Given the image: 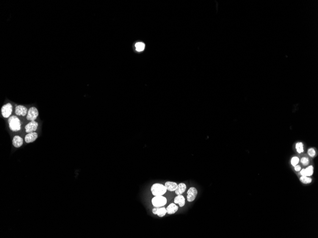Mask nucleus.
<instances>
[{
	"instance_id": "1",
	"label": "nucleus",
	"mask_w": 318,
	"mask_h": 238,
	"mask_svg": "<svg viewBox=\"0 0 318 238\" xmlns=\"http://www.w3.org/2000/svg\"><path fill=\"white\" fill-rule=\"evenodd\" d=\"M8 124L10 129L14 132L18 131L21 128L20 120L16 116H12L9 117Z\"/></svg>"
},
{
	"instance_id": "2",
	"label": "nucleus",
	"mask_w": 318,
	"mask_h": 238,
	"mask_svg": "<svg viewBox=\"0 0 318 238\" xmlns=\"http://www.w3.org/2000/svg\"><path fill=\"white\" fill-rule=\"evenodd\" d=\"M153 194L155 196L163 195L166 192L167 189L165 185L159 183H156L153 184L150 188Z\"/></svg>"
},
{
	"instance_id": "3",
	"label": "nucleus",
	"mask_w": 318,
	"mask_h": 238,
	"mask_svg": "<svg viewBox=\"0 0 318 238\" xmlns=\"http://www.w3.org/2000/svg\"><path fill=\"white\" fill-rule=\"evenodd\" d=\"M167 200L163 195L155 196L152 200V205L154 207H163L166 205Z\"/></svg>"
},
{
	"instance_id": "4",
	"label": "nucleus",
	"mask_w": 318,
	"mask_h": 238,
	"mask_svg": "<svg viewBox=\"0 0 318 238\" xmlns=\"http://www.w3.org/2000/svg\"><path fill=\"white\" fill-rule=\"evenodd\" d=\"M12 112V106L11 103H8L3 105L1 108V113L3 117L8 118L10 117Z\"/></svg>"
},
{
	"instance_id": "5",
	"label": "nucleus",
	"mask_w": 318,
	"mask_h": 238,
	"mask_svg": "<svg viewBox=\"0 0 318 238\" xmlns=\"http://www.w3.org/2000/svg\"><path fill=\"white\" fill-rule=\"evenodd\" d=\"M38 115H39V112L38 109H37V108L33 106L29 109L27 116H26V119L29 121H34L37 118Z\"/></svg>"
},
{
	"instance_id": "6",
	"label": "nucleus",
	"mask_w": 318,
	"mask_h": 238,
	"mask_svg": "<svg viewBox=\"0 0 318 238\" xmlns=\"http://www.w3.org/2000/svg\"><path fill=\"white\" fill-rule=\"evenodd\" d=\"M187 200L188 202H192L195 200L198 194V191L195 187H191L187 191Z\"/></svg>"
},
{
	"instance_id": "7",
	"label": "nucleus",
	"mask_w": 318,
	"mask_h": 238,
	"mask_svg": "<svg viewBox=\"0 0 318 238\" xmlns=\"http://www.w3.org/2000/svg\"><path fill=\"white\" fill-rule=\"evenodd\" d=\"M38 127V123L35 120L30 121L25 127V132L27 133L35 132Z\"/></svg>"
},
{
	"instance_id": "8",
	"label": "nucleus",
	"mask_w": 318,
	"mask_h": 238,
	"mask_svg": "<svg viewBox=\"0 0 318 238\" xmlns=\"http://www.w3.org/2000/svg\"><path fill=\"white\" fill-rule=\"evenodd\" d=\"M152 212L155 215H157L159 217H163L167 213L166 208L165 207H155L152 210Z\"/></svg>"
},
{
	"instance_id": "9",
	"label": "nucleus",
	"mask_w": 318,
	"mask_h": 238,
	"mask_svg": "<svg viewBox=\"0 0 318 238\" xmlns=\"http://www.w3.org/2000/svg\"><path fill=\"white\" fill-rule=\"evenodd\" d=\"M28 111L27 108L24 106L18 105L15 108V113L17 116L25 117L27 116Z\"/></svg>"
},
{
	"instance_id": "10",
	"label": "nucleus",
	"mask_w": 318,
	"mask_h": 238,
	"mask_svg": "<svg viewBox=\"0 0 318 238\" xmlns=\"http://www.w3.org/2000/svg\"><path fill=\"white\" fill-rule=\"evenodd\" d=\"M38 138V134L35 132L27 134L25 136V141L27 143L34 142Z\"/></svg>"
},
{
	"instance_id": "11",
	"label": "nucleus",
	"mask_w": 318,
	"mask_h": 238,
	"mask_svg": "<svg viewBox=\"0 0 318 238\" xmlns=\"http://www.w3.org/2000/svg\"><path fill=\"white\" fill-rule=\"evenodd\" d=\"M23 139L19 136H15L12 139V145L16 148L20 147L23 145Z\"/></svg>"
},
{
	"instance_id": "12",
	"label": "nucleus",
	"mask_w": 318,
	"mask_h": 238,
	"mask_svg": "<svg viewBox=\"0 0 318 238\" xmlns=\"http://www.w3.org/2000/svg\"><path fill=\"white\" fill-rule=\"evenodd\" d=\"M175 203L178 204L180 207H183L185 205V199L181 195H178L175 197L174 199Z\"/></svg>"
},
{
	"instance_id": "13",
	"label": "nucleus",
	"mask_w": 318,
	"mask_h": 238,
	"mask_svg": "<svg viewBox=\"0 0 318 238\" xmlns=\"http://www.w3.org/2000/svg\"><path fill=\"white\" fill-rule=\"evenodd\" d=\"M179 207L177 205H176L174 203H171L168 205V207H167V213L168 214H174L177 211Z\"/></svg>"
},
{
	"instance_id": "14",
	"label": "nucleus",
	"mask_w": 318,
	"mask_h": 238,
	"mask_svg": "<svg viewBox=\"0 0 318 238\" xmlns=\"http://www.w3.org/2000/svg\"><path fill=\"white\" fill-rule=\"evenodd\" d=\"M313 173V166H309L306 169H303L301 170L300 174L302 176H310Z\"/></svg>"
},
{
	"instance_id": "15",
	"label": "nucleus",
	"mask_w": 318,
	"mask_h": 238,
	"mask_svg": "<svg viewBox=\"0 0 318 238\" xmlns=\"http://www.w3.org/2000/svg\"><path fill=\"white\" fill-rule=\"evenodd\" d=\"M164 185L166 188L167 190L171 192H174L175 191L178 187V184L177 183L170 182V181L166 182Z\"/></svg>"
},
{
	"instance_id": "16",
	"label": "nucleus",
	"mask_w": 318,
	"mask_h": 238,
	"mask_svg": "<svg viewBox=\"0 0 318 238\" xmlns=\"http://www.w3.org/2000/svg\"><path fill=\"white\" fill-rule=\"evenodd\" d=\"M187 189V186L184 183H180L178 185V187L177 189L175 191V194L177 195H181L185 192Z\"/></svg>"
},
{
	"instance_id": "17",
	"label": "nucleus",
	"mask_w": 318,
	"mask_h": 238,
	"mask_svg": "<svg viewBox=\"0 0 318 238\" xmlns=\"http://www.w3.org/2000/svg\"><path fill=\"white\" fill-rule=\"evenodd\" d=\"M300 181L302 183L305 184H308L312 182V179L308 177L307 176H302L300 178Z\"/></svg>"
},
{
	"instance_id": "18",
	"label": "nucleus",
	"mask_w": 318,
	"mask_h": 238,
	"mask_svg": "<svg viewBox=\"0 0 318 238\" xmlns=\"http://www.w3.org/2000/svg\"><path fill=\"white\" fill-rule=\"evenodd\" d=\"M136 49L138 51H142L145 48V45L142 42H138L135 44Z\"/></svg>"
},
{
	"instance_id": "19",
	"label": "nucleus",
	"mask_w": 318,
	"mask_h": 238,
	"mask_svg": "<svg viewBox=\"0 0 318 238\" xmlns=\"http://www.w3.org/2000/svg\"><path fill=\"white\" fill-rule=\"evenodd\" d=\"M296 148L297 151L299 153L303 152V145L302 142H298L296 144Z\"/></svg>"
},
{
	"instance_id": "20",
	"label": "nucleus",
	"mask_w": 318,
	"mask_h": 238,
	"mask_svg": "<svg viewBox=\"0 0 318 238\" xmlns=\"http://www.w3.org/2000/svg\"><path fill=\"white\" fill-rule=\"evenodd\" d=\"M300 159L297 156H294L293 158H292L291 159V164L292 166H296L298 164V163H299Z\"/></svg>"
},
{
	"instance_id": "21",
	"label": "nucleus",
	"mask_w": 318,
	"mask_h": 238,
	"mask_svg": "<svg viewBox=\"0 0 318 238\" xmlns=\"http://www.w3.org/2000/svg\"><path fill=\"white\" fill-rule=\"evenodd\" d=\"M308 155H309V156H310L311 158H313V157L315 156V150L314 148H310V149H309L308 150Z\"/></svg>"
},
{
	"instance_id": "22",
	"label": "nucleus",
	"mask_w": 318,
	"mask_h": 238,
	"mask_svg": "<svg viewBox=\"0 0 318 238\" xmlns=\"http://www.w3.org/2000/svg\"><path fill=\"white\" fill-rule=\"evenodd\" d=\"M301 163L304 166H307L309 164V159L306 157H303L301 160Z\"/></svg>"
},
{
	"instance_id": "23",
	"label": "nucleus",
	"mask_w": 318,
	"mask_h": 238,
	"mask_svg": "<svg viewBox=\"0 0 318 238\" xmlns=\"http://www.w3.org/2000/svg\"><path fill=\"white\" fill-rule=\"evenodd\" d=\"M294 169H295V171H297V172H299V171H301V166H299V165H296V166H294Z\"/></svg>"
}]
</instances>
